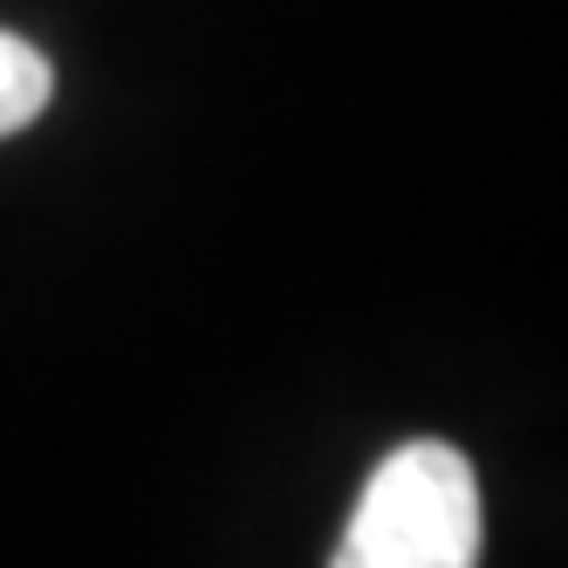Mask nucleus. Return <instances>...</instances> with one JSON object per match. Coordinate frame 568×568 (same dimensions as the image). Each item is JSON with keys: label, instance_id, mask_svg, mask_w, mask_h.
Masks as SVG:
<instances>
[{"label": "nucleus", "instance_id": "obj_1", "mask_svg": "<svg viewBox=\"0 0 568 568\" xmlns=\"http://www.w3.org/2000/svg\"><path fill=\"white\" fill-rule=\"evenodd\" d=\"M479 479L466 453L412 438L371 473L329 568H479Z\"/></svg>", "mask_w": 568, "mask_h": 568}, {"label": "nucleus", "instance_id": "obj_2", "mask_svg": "<svg viewBox=\"0 0 568 568\" xmlns=\"http://www.w3.org/2000/svg\"><path fill=\"white\" fill-rule=\"evenodd\" d=\"M49 97H55V69H49V55L34 49V42H21V34L0 28V138L28 131L34 116L49 110Z\"/></svg>", "mask_w": 568, "mask_h": 568}]
</instances>
